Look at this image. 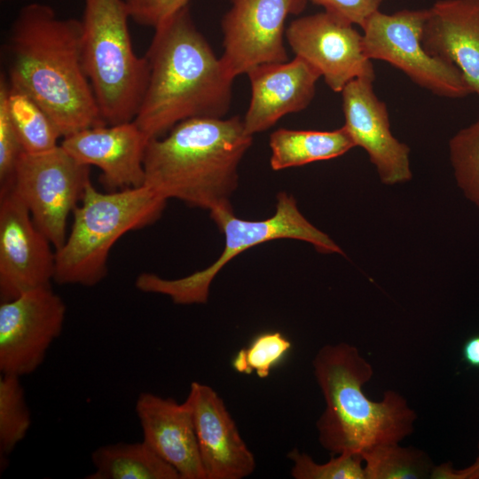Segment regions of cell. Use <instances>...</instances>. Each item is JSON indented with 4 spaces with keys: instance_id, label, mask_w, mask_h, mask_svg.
<instances>
[{
    "instance_id": "cell-15",
    "label": "cell",
    "mask_w": 479,
    "mask_h": 479,
    "mask_svg": "<svg viewBox=\"0 0 479 479\" xmlns=\"http://www.w3.org/2000/svg\"><path fill=\"white\" fill-rule=\"evenodd\" d=\"M191 407L206 479H242L255 459L223 399L210 386L193 381L185 399Z\"/></svg>"
},
{
    "instance_id": "cell-26",
    "label": "cell",
    "mask_w": 479,
    "mask_h": 479,
    "mask_svg": "<svg viewBox=\"0 0 479 479\" xmlns=\"http://www.w3.org/2000/svg\"><path fill=\"white\" fill-rule=\"evenodd\" d=\"M291 347V342L280 332L262 333L237 352L232 366L240 373L249 375L255 373L259 378H267Z\"/></svg>"
},
{
    "instance_id": "cell-12",
    "label": "cell",
    "mask_w": 479,
    "mask_h": 479,
    "mask_svg": "<svg viewBox=\"0 0 479 479\" xmlns=\"http://www.w3.org/2000/svg\"><path fill=\"white\" fill-rule=\"evenodd\" d=\"M285 35L295 57L314 67L333 91L342 92L357 78L374 81L363 35L349 21L325 11L294 20Z\"/></svg>"
},
{
    "instance_id": "cell-21",
    "label": "cell",
    "mask_w": 479,
    "mask_h": 479,
    "mask_svg": "<svg viewBox=\"0 0 479 479\" xmlns=\"http://www.w3.org/2000/svg\"><path fill=\"white\" fill-rule=\"evenodd\" d=\"M91 461L95 470L88 479H180L143 440L100 446L92 452Z\"/></svg>"
},
{
    "instance_id": "cell-14",
    "label": "cell",
    "mask_w": 479,
    "mask_h": 479,
    "mask_svg": "<svg viewBox=\"0 0 479 479\" xmlns=\"http://www.w3.org/2000/svg\"><path fill=\"white\" fill-rule=\"evenodd\" d=\"M373 80L357 78L342 90L344 125L355 146L362 147L385 185L412 178L410 149L390 130L386 104L373 89Z\"/></svg>"
},
{
    "instance_id": "cell-30",
    "label": "cell",
    "mask_w": 479,
    "mask_h": 479,
    "mask_svg": "<svg viewBox=\"0 0 479 479\" xmlns=\"http://www.w3.org/2000/svg\"><path fill=\"white\" fill-rule=\"evenodd\" d=\"M322 6L326 12L334 14L361 28L367 20L377 11L382 0H308Z\"/></svg>"
},
{
    "instance_id": "cell-1",
    "label": "cell",
    "mask_w": 479,
    "mask_h": 479,
    "mask_svg": "<svg viewBox=\"0 0 479 479\" xmlns=\"http://www.w3.org/2000/svg\"><path fill=\"white\" fill-rule=\"evenodd\" d=\"M81 37V20L33 3L19 12L8 39L9 85L35 101L62 137L106 124L83 69Z\"/></svg>"
},
{
    "instance_id": "cell-7",
    "label": "cell",
    "mask_w": 479,
    "mask_h": 479,
    "mask_svg": "<svg viewBox=\"0 0 479 479\" xmlns=\"http://www.w3.org/2000/svg\"><path fill=\"white\" fill-rule=\"evenodd\" d=\"M209 215L224 236L220 256L207 268L179 279H168L148 272L139 274L135 282L138 290L167 295L176 304H204L214 279L229 262L244 251L276 240H297L311 244L322 254L344 255L326 233L307 220L294 197L284 191L277 195L275 213L263 220L236 216L232 203L218 207Z\"/></svg>"
},
{
    "instance_id": "cell-24",
    "label": "cell",
    "mask_w": 479,
    "mask_h": 479,
    "mask_svg": "<svg viewBox=\"0 0 479 479\" xmlns=\"http://www.w3.org/2000/svg\"><path fill=\"white\" fill-rule=\"evenodd\" d=\"M20 376H0V457L1 464L27 436L31 415Z\"/></svg>"
},
{
    "instance_id": "cell-8",
    "label": "cell",
    "mask_w": 479,
    "mask_h": 479,
    "mask_svg": "<svg viewBox=\"0 0 479 479\" xmlns=\"http://www.w3.org/2000/svg\"><path fill=\"white\" fill-rule=\"evenodd\" d=\"M428 9L401 10L392 14L374 12L363 29L365 54L386 61L413 82L441 97L459 98L473 93L460 71L429 54L422 44Z\"/></svg>"
},
{
    "instance_id": "cell-19",
    "label": "cell",
    "mask_w": 479,
    "mask_h": 479,
    "mask_svg": "<svg viewBox=\"0 0 479 479\" xmlns=\"http://www.w3.org/2000/svg\"><path fill=\"white\" fill-rule=\"evenodd\" d=\"M428 11L425 50L454 65L479 96V0H439Z\"/></svg>"
},
{
    "instance_id": "cell-16",
    "label": "cell",
    "mask_w": 479,
    "mask_h": 479,
    "mask_svg": "<svg viewBox=\"0 0 479 479\" xmlns=\"http://www.w3.org/2000/svg\"><path fill=\"white\" fill-rule=\"evenodd\" d=\"M148 138L132 122L86 128L63 137L60 145L81 163L96 166L112 191L144 185Z\"/></svg>"
},
{
    "instance_id": "cell-22",
    "label": "cell",
    "mask_w": 479,
    "mask_h": 479,
    "mask_svg": "<svg viewBox=\"0 0 479 479\" xmlns=\"http://www.w3.org/2000/svg\"><path fill=\"white\" fill-rule=\"evenodd\" d=\"M0 91L24 153H41L59 145L62 136L51 117L28 95L10 86L4 75H1Z\"/></svg>"
},
{
    "instance_id": "cell-18",
    "label": "cell",
    "mask_w": 479,
    "mask_h": 479,
    "mask_svg": "<svg viewBox=\"0 0 479 479\" xmlns=\"http://www.w3.org/2000/svg\"><path fill=\"white\" fill-rule=\"evenodd\" d=\"M136 413L143 441L178 473L180 479H206L191 407L149 392L137 397Z\"/></svg>"
},
{
    "instance_id": "cell-6",
    "label": "cell",
    "mask_w": 479,
    "mask_h": 479,
    "mask_svg": "<svg viewBox=\"0 0 479 479\" xmlns=\"http://www.w3.org/2000/svg\"><path fill=\"white\" fill-rule=\"evenodd\" d=\"M81 51L84 72L106 124L134 121L149 65L134 51L124 0H84Z\"/></svg>"
},
{
    "instance_id": "cell-11",
    "label": "cell",
    "mask_w": 479,
    "mask_h": 479,
    "mask_svg": "<svg viewBox=\"0 0 479 479\" xmlns=\"http://www.w3.org/2000/svg\"><path fill=\"white\" fill-rule=\"evenodd\" d=\"M66 304L44 287L0 303V372L17 376L34 373L61 334Z\"/></svg>"
},
{
    "instance_id": "cell-10",
    "label": "cell",
    "mask_w": 479,
    "mask_h": 479,
    "mask_svg": "<svg viewBox=\"0 0 479 479\" xmlns=\"http://www.w3.org/2000/svg\"><path fill=\"white\" fill-rule=\"evenodd\" d=\"M221 21L220 59L231 77L266 63L287 61L285 22L300 14L308 0H229Z\"/></svg>"
},
{
    "instance_id": "cell-4",
    "label": "cell",
    "mask_w": 479,
    "mask_h": 479,
    "mask_svg": "<svg viewBox=\"0 0 479 479\" xmlns=\"http://www.w3.org/2000/svg\"><path fill=\"white\" fill-rule=\"evenodd\" d=\"M312 366L326 403L317 421L324 449L360 456L373 446L400 443L413 432L417 414L404 397L388 389L376 402L365 394L363 387L373 376V368L356 346L324 345Z\"/></svg>"
},
{
    "instance_id": "cell-5",
    "label": "cell",
    "mask_w": 479,
    "mask_h": 479,
    "mask_svg": "<svg viewBox=\"0 0 479 479\" xmlns=\"http://www.w3.org/2000/svg\"><path fill=\"white\" fill-rule=\"evenodd\" d=\"M167 200L145 185L102 192L90 182L64 244L56 251L54 281L93 287L107 273L113 246L128 232L155 223Z\"/></svg>"
},
{
    "instance_id": "cell-9",
    "label": "cell",
    "mask_w": 479,
    "mask_h": 479,
    "mask_svg": "<svg viewBox=\"0 0 479 479\" xmlns=\"http://www.w3.org/2000/svg\"><path fill=\"white\" fill-rule=\"evenodd\" d=\"M90 176V167L60 145L41 153H23L17 162L11 189L55 250L67 239V219L91 182Z\"/></svg>"
},
{
    "instance_id": "cell-23",
    "label": "cell",
    "mask_w": 479,
    "mask_h": 479,
    "mask_svg": "<svg viewBox=\"0 0 479 479\" xmlns=\"http://www.w3.org/2000/svg\"><path fill=\"white\" fill-rule=\"evenodd\" d=\"M400 443L381 444L365 451V479L430 478L435 466L422 450L404 447Z\"/></svg>"
},
{
    "instance_id": "cell-31",
    "label": "cell",
    "mask_w": 479,
    "mask_h": 479,
    "mask_svg": "<svg viewBox=\"0 0 479 479\" xmlns=\"http://www.w3.org/2000/svg\"><path fill=\"white\" fill-rule=\"evenodd\" d=\"M432 479H479V444L478 455L468 467L461 469L454 468L452 463H443L433 468Z\"/></svg>"
},
{
    "instance_id": "cell-20",
    "label": "cell",
    "mask_w": 479,
    "mask_h": 479,
    "mask_svg": "<svg viewBox=\"0 0 479 479\" xmlns=\"http://www.w3.org/2000/svg\"><path fill=\"white\" fill-rule=\"evenodd\" d=\"M273 170L339 157L355 146L346 129L329 131L279 129L270 136Z\"/></svg>"
},
{
    "instance_id": "cell-13",
    "label": "cell",
    "mask_w": 479,
    "mask_h": 479,
    "mask_svg": "<svg viewBox=\"0 0 479 479\" xmlns=\"http://www.w3.org/2000/svg\"><path fill=\"white\" fill-rule=\"evenodd\" d=\"M18 195L0 191V299L10 301L54 281L56 251Z\"/></svg>"
},
{
    "instance_id": "cell-3",
    "label": "cell",
    "mask_w": 479,
    "mask_h": 479,
    "mask_svg": "<svg viewBox=\"0 0 479 479\" xmlns=\"http://www.w3.org/2000/svg\"><path fill=\"white\" fill-rule=\"evenodd\" d=\"M252 142L238 115L181 122L165 137L148 140L144 185L167 200L210 212L231 203L240 163Z\"/></svg>"
},
{
    "instance_id": "cell-29",
    "label": "cell",
    "mask_w": 479,
    "mask_h": 479,
    "mask_svg": "<svg viewBox=\"0 0 479 479\" xmlns=\"http://www.w3.org/2000/svg\"><path fill=\"white\" fill-rule=\"evenodd\" d=\"M190 0H124L130 17L137 23L155 28L188 6Z\"/></svg>"
},
{
    "instance_id": "cell-28",
    "label": "cell",
    "mask_w": 479,
    "mask_h": 479,
    "mask_svg": "<svg viewBox=\"0 0 479 479\" xmlns=\"http://www.w3.org/2000/svg\"><path fill=\"white\" fill-rule=\"evenodd\" d=\"M23 153L0 91V191L12 188L15 168Z\"/></svg>"
},
{
    "instance_id": "cell-27",
    "label": "cell",
    "mask_w": 479,
    "mask_h": 479,
    "mask_svg": "<svg viewBox=\"0 0 479 479\" xmlns=\"http://www.w3.org/2000/svg\"><path fill=\"white\" fill-rule=\"evenodd\" d=\"M287 457L293 463L291 475L294 479H365L363 459L358 455L342 453L319 464L294 448Z\"/></svg>"
},
{
    "instance_id": "cell-32",
    "label": "cell",
    "mask_w": 479,
    "mask_h": 479,
    "mask_svg": "<svg viewBox=\"0 0 479 479\" xmlns=\"http://www.w3.org/2000/svg\"><path fill=\"white\" fill-rule=\"evenodd\" d=\"M461 358L469 367L479 369V334L471 335L464 342Z\"/></svg>"
},
{
    "instance_id": "cell-2",
    "label": "cell",
    "mask_w": 479,
    "mask_h": 479,
    "mask_svg": "<svg viewBox=\"0 0 479 479\" xmlns=\"http://www.w3.org/2000/svg\"><path fill=\"white\" fill-rule=\"evenodd\" d=\"M154 30L145 56L148 83L134 122L151 139L185 120L224 117L234 79L197 29L189 7Z\"/></svg>"
},
{
    "instance_id": "cell-17",
    "label": "cell",
    "mask_w": 479,
    "mask_h": 479,
    "mask_svg": "<svg viewBox=\"0 0 479 479\" xmlns=\"http://www.w3.org/2000/svg\"><path fill=\"white\" fill-rule=\"evenodd\" d=\"M247 75L251 98L243 123L251 136L270 129L287 114L304 110L312 101L321 77L299 57L256 66Z\"/></svg>"
},
{
    "instance_id": "cell-25",
    "label": "cell",
    "mask_w": 479,
    "mask_h": 479,
    "mask_svg": "<svg viewBox=\"0 0 479 479\" xmlns=\"http://www.w3.org/2000/svg\"><path fill=\"white\" fill-rule=\"evenodd\" d=\"M455 178L466 197L479 207V119L450 140Z\"/></svg>"
}]
</instances>
